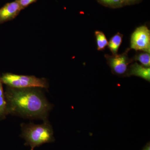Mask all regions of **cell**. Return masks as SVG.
Instances as JSON below:
<instances>
[{"mask_svg": "<svg viewBox=\"0 0 150 150\" xmlns=\"http://www.w3.org/2000/svg\"><path fill=\"white\" fill-rule=\"evenodd\" d=\"M39 88H16L8 87L4 92L7 112L28 119H48L53 106Z\"/></svg>", "mask_w": 150, "mask_h": 150, "instance_id": "1", "label": "cell"}, {"mask_svg": "<svg viewBox=\"0 0 150 150\" xmlns=\"http://www.w3.org/2000/svg\"><path fill=\"white\" fill-rule=\"evenodd\" d=\"M21 129V137L25 140V146H30V150L55 141L53 128L48 119L40 124L22 123Z\"/></svg>", "mask_w": 150, "mask_h": 150, "instance_id": "2", "label": "cell"}, {"mask_svg": "<svg viewBox=\"0 0 150 150\" xmlns=\"http://www.w3.org/2000/svg\"><path fill=\"white\" fill-rule=\"evenodd\" d=\"M3 83L9 87L16 88H39L47 89L49 85L44 78H38L34 76L17 75L12 73L4 74L1 77Z\"/></svg>", "mask_w": 150, "mask_h": 150, "instance_id": "3", "label": "cell"}, {"mask_svg": "<svg viewBox=\"0 0 150 150\" xmlns=\"http://www.w3.org/2000/svg\"><path fill=\"white\" fill-rule=\"evenodd\" d=\"M131 48L136 51L150 53V31L147 26H140L133 32Z\"/></svg>", "mask_w": 150, "mask_h": 150, "instance_id": "4", "label": "cell"}, {"mask_svg": "<svg viewBox=\"0 0 150 150\" xmlns=\"http://www.w3.org/2000/svg\"><path fill=\"white\" fill-rule=\"evenodd\" d=\"M105 57L113 74L119 76L126 74L127 75L129 64L132 62L129 58L127 52L112 56L106 55Z\"/></svg>", "mask_w": 150, "mask_h": 150, "instance_id": "5", "label": "cell"}, {"mask_svg": "<svg viewBox=\"0 0 150 150\" xmlns=\"http://www.w3.org/2000/svg\"><path fill=\"white\" fill-rule=\"evenodd\" d=\"M21 10V7L17 0L6 4L0 8V23L13 19Z\"/></svg>", "mask_w": 150, "mask_h": 150, "instance_id": "6", "label": "cell"}, {"mask_svg": "<svg viewBox=\"0 0 150 150\" xmlns=\"http://www.w3.org/2000/svg\"><path fill=\"white\" fill-rule=\"evenodd\" d=\"M127 76H134L139 77L150 81V67H145L137 63H135L129 67Z\"/></svg>", "mask_w": 150, "mask_h": 150, "instance_id": "7", "label": "cell"}, {"mask_svg": "<svg viewBox=\"0 0 150 150\" xmlns=\"http://www.w3.org/2000/svg\"><path fill=\"white\" fill-rule=\"evenodd\" d=\"M123 35L120 33L113 35L108 42V48L112 52V55L118 54V51L119 47L121 46L123 40Z\"/></svg>", "mask_w": 150, "mask_h": 150, "instance_id": "8", "label": "cell"}, {"mask_svg": "<svg viewBox=\"0 0 150 150\" xmlns=\"http://www.w3.org/2000/svg\"><path fill=\"white\" fill-rule=\"evenodd\" d=\"M2 83L0 77V119H4L8 115L6 102L3 88Z\"/></svg>", "mask_w": 150, "mask_h": 150, "instance_id": "9", "label": "cell"}, {"mask_svg": "<svg viewBox=\"0 0 150 150\" xmlns=\"http://www.w3.org/2000/svg\"><path fill=\"white\" fill-rule=\"evenodd\" d=\"M95 35L96 37L98 50L102 51L104 50L108 46V42L105 35L103 32L100 31H96Z\"/></svg>", "mask_w": 150, "mask_h": 150, "instance_id": "10", "label": "cell"}, {"mask_svg": "<svg viewBox=\"0 0 150 150\" xmlns=\"http://www.w3.org/2000/svg\"><path fill=\"white\" fill-rule=\"evenodd\" d=\"M135 60L139 61L142 65L145 67H150V53L145 52L139 53L135 56Z\"/></svg>", "mask_w": 150, "mask_h": 150, "instance_id": "11", "label": "cell"}, {"mask_svg": "<svg viewBox=\"0 0 150 150\" xmlns=\"http://www.w3.org/2000/svg\"><path fill=\"white\" fill-rule=\"evenodd\" d=\"M103 4L108 6H118L123 3L124 0H99Z\"/></svg>", "mask_w": 150, "mask_h": 150, "instance_id": "12", "label": "cell"}, {"mask_svg": "<svg viewBox=\"0 0 150 150\" xmlns=\"http://www.w3.org/2000/svg\"><path fill=\"white\" fill-rule=\"evenodd\" d=\"M37 0H17L22 10L27 7L30 5L35 2Z\"/></svg>", "mask_w": 150, "mask_h": 150, "instance_id": "13", "label": "cell"}, {"mask_svg": "<svg viewBox=\"0 0 150 150\" xmlns=\"http://www.w3.org/2000/svg\"><path fill=\"white\" fill-rule=\"evenodd\" d=\"M143 150H150V146L149 144L147 145V146H146V147H145Z\"/></svg>", "mask_w": 150, "mask_h": 150, "instance_id": "14", "label": "cell"}]
</instances>
